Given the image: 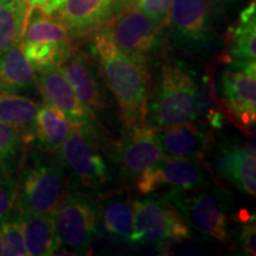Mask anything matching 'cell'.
Here are the masks:
<instances>
[{"instance_id":"f1b7e54d","label":"cell","mask_w":256,"mask_h":256,"mask_svg":"<svg viewBox=\"0 0 256 256\" xmlns=\"http://www.w3.org/2000/svg\"><path fill=\"white\" fill-rule=\"evenodd\" d=\"M17 177L0 174V220L14 209L16 204H17Z\"/></svg>"},{"instance_id":"ac0fdd59","label":"cell","mask_w":256,"mask_h":256,"mask_svg":"<svg viewBox=\"0 0 256 256\" xmlns=\"http://www.w3.org/2000/svg\"><path fill=\"white\" fill-rule=\"evenodd\" d=\"M118 14V0H64L51 16L58 19L70 37L80 38L104 28Z\"/></svg>"},{"instance_id":"e0dca14e","label":"cell","mask_w":256,"mask_h":256,"mask_svg":"<svg viewBox=\"0 0 256 256\" xmlns=\"http://www.w3.org/2000/svg\"><path fill=\"white\" fill-rule=\"evenodd\" d=\"M60 70L68 80L80 100L96 118L108 110L107 92L95 62L81 50L74 49L70 56L60 66Z\"/></svg>"},{"instance_id":"7402d4cb","label":"cell","mask_w":256,"mask_h":256,"mask_svg":"<svg viewBox=\"0 0 256 256\" xmlns=\"http://www.w3.org/2000/svg\"><path fill=\"white\" fill-rule=\"evenodd\" d=\"M36 87V72L28 62L20 44L0 54V90L28 92Z\"/></svg>"},{"instance_id":"d4e9b609","label":"cell","mask_w":256,"mask_h":256,"mask_svg":"<svg viewBox=\"0 0 256 256\" xmlns=\"http://www.w3.org/2000/svg\"><path fill=\"white\" fill-rule=\"evenodd\" d=\"M28 0H0V54L22 43Z\"/></svg>"},{"instance_id":"ba28073f","label":"cell","mask_w":256,"mask_h":256,"mask_svg":"<svg viewBox=\"0 0 256 256\" xmlns=\"http://www.w3.org/2000/svg\"><path fill=\"white\" fill-rule=\"evenodd\" d=\"M216 96L224 114L250 136L256 122V62L224 63Z\"/></svg>"},{"instance_id":"8fae6325","label":"cell","mask_w":256,"mask_h":256,"mask_svg":"<svg viewBox=\"0 0 256 256\" xmlns=\"http://www.w3.org/2000/svg\"><path fill=\"white\" fill-rule=\"evenodd\" d=\"M214 185L212 171L204 160L162 158L136 179L140 196L170 190H194Z\"/></svg>"},{"instance_id":"ffe728a7","label":"cell","mask_w":256,"mask_h":256,"mask_svg":"<svg viewBox=\"0 0 256 256\" xmlns=\"http://www.w3.org/2000/svg\"><path fill=\"white\" fill-rule=\"evenodd\" d=\"M133 197L126 190H115L98 198L100 229L114 241L130 243L133 230Z\"/></svg>"},{"instance_id":"4fadbf2b","label":"cell","mask_w":256,"mask_h":256,"mask_svg":"<svg viewBox=\"0 0 256 256\" xmlns=\"http://www.w3.org/2000/svg\"><path fill=\"white\" fill-rule=\"evenodd\" d=\"M36 87L44 100L63 112L75 130H81L98 142L100 140V121L80 100L60 68L37 72Z\"/></svg>"},{"instance_id":"30bf717a","label":"cell","mask_w":256,"mask_h":256,"mask_svg":"<svg viewBox=\"0 0 256 256\" xmlns=\"http://www.w3.org/2000/svg\"><path fill=\"white\" fill-rule=\"evenodd\" d=\"M54 217L60 242L74 254H88L100 235L98 203L78 190H66Z\"/></svg>"},{"instance_id":"2e32d148","label":"cell","mask_w":256,"mask_h":256,"mask_svg":"<svg viewBox=\"0 0 256 256\" xmlns=\"http://www.w3.org/2000/svg\"><path fill=\"white\" fill-rule=\"evenodd\" d=\"M118 152L124 174L134 180L146 168L165 158L156 139V130L148 121L124 126Z\"/></svg>"},{"instance_id":"9c48e42d","label":"cell","mask_w":256,"mask_h":256,"mask_svg":"<svg viewBox=\"0 0 256 256\" xmlns=\"http://www.w3.org/2000/svg\"><path fill=\"white\" fill-rule=\"evenodd\" d=\"M101 28L121 51L147 64L168 40L166 25L158 24L138 8L119 11Z\"/></svg>"},{"instance_id":"44dd1931","label":"cell","mask_w":256,"mask_h":256,"mask_svg":"<svg viewBox=\"0 0 256 256\" xmlns=\"http://www.w3.org/2000/svg\"><path fill=\"white\" fill-rule=\"evenodd\" d=\"M28 255L48 256L56 254L60 244L55 217L52 214L20 212Z\"/></svg>"},{"instance_id":"5bb4252c","label":"cell","mask_w":256,"mask_h":256,"mask_svg":"<svg viewBox=\"0 0 256 256\" xmlns=\"http://www.w3.org/2000/svg\"><path fill=\"white\" fill-rule=\"evenodd\" d=\"M212 130L194 119L156 130V139L165 158L204 160L215 144Z\"/></svg>"},{"instance_id":"6da1fadb","label":"cell","mask_w":256,"mask_h":256,"mask_svg":"<svg viewBox=\"0 0 256 256\" xmlns=\"http://www.w3.org/2000/svg\"><path fill=\"white\" fill-rule=\"evenodd\" d=\"M92 55L104 84L119 107L124 126L146 122L153 82L148 64L121 51L104 28L92 38Z\"/></svg>"},{"instance_id":"836d02e7","label":"cell","mask_w":256,"mask_h":256,"mask_svg":"<svg viewBox=\"0 0 256 256\" xmlns=\"http://www.w3.org/2000/svg\"><path fill=\"white\" fill-rule=\"evenodd\" d=\"M0 255H2V238H0Z\"/></svg>"},{"instance_id":"4316f807","label":"cell","mask_w":256,"mask_h":256,"mask_svg":"<svg viewBox=\"0 0 256 256\" xmlns=\"http://www.w3.org/2000/svg\"><path fill=\"white\" fill-rule=\"evenodd\" d=\"M0 238L2 255L28 256L22 215L17 208L0 220Z\"/></svg>"},{"instance_id":"4dcf8cb0","label":"cell","mask_w":256,"mask_h":256,"mask_svg":"<svg viewBox=\"0 0 256 256\" xmlns=\"http://www.w3.org/2000/svg\"><path fill=\"white\" fill-rule=\"evenodd\" d=\"M171 2L172 0H139L136 8L145 12L158 24L166 25Z\"/></svg>"},{"instance_id":"7c38bea8","label":"cell","mask_w":256,"mask_h":256,"mask_svg":"<svg viewBox=\"0 0 256 256\" xmlns=\"http://www.w3.org/2000/svg\"><path fill=\"white\" fill-rule=\"evenodd\" d=\"M55 153L64 168H68L76 183L83 188L98 190L113 178L98 140L81 130H74Z\"/></svg>"},{"instance_id":"7a4b0ae2","label":"cell","mask_w":256,"mask_h":256,"mask_svg":"<svg viewBox=\"0 0 256 256\" xmlns=\"http://www.w3.org/2000/svg\"><path fill=\"white\" fill-rule=\"evenodd\" d=\"M202 84L196 70L182 60H166L151 87L147 119L156 130L197 119Z\"/></svg>"},{"instance_id":"83f0119b","label":"cell","mask_w":256,"mask_h":256,"mask_svg":"<svg viewBox=\"0 0 256 256\" xmlns=\"http://www.w3.org/2000/svg\"><path fill=\"white\" fill-rule=\"evenodd\" d=\"M240 229L238 243L243 255L254 256L256 254V224L255 215H248L246 210L238 214Z\"/></svg>"},{"instance_id":"484cf974","label":"cell","mask_w":256,"mask_h":256,"mask_svg":"<svg viewBox=\"0 0 256 256\" xmlns=\"http://www.w3.org/2000/svg\"><path fill=\"white\" fill-rule=\"evenodd\" d=\"M26 146L18 130L0 120V174H17L24 162Z\"/></svg>"},{"instance_id":"1f68e13d","label":"cell","mask_w":256,"mask_h":256,"mask_svg":"<svg viewBox=\"0 0 256 256\" xmlns=\"http://www.w3.org/2000/svg\"><path fill=\"white\" fill-rule=\"evenodd\" d=\"M64 0H28V11L40 10L46 14H52L54 11L62 4Z\"/></svg>"},{"instance_id":"603a6c76","label":"cell","mask_w":256,"mask_h":256,"mask_svg":"<svg viewBox=\"0 0 256 256\" xmlns=\"http://www.w3.org/2000/svg\"><path fill=\"white\" fill-rule=\"evenodd\" d=\"M38 106L26 96L0 90V120L18 130L26 145L34 140Z\"/></svg>"},{"instance_id":"d6986e66","label":"cell","mask_w":256,"mask_h":256,"mask_svg":"<svg viewBox=\"0 0 256 256\" xmlns=\"http://www.w3.org/2000/svg\"><path fill=\"white\" fill-rule=\"evenodd\" d=\"M220 62H256V5L252 0L226 28Z\"/></svg>"},{"instance_id":"8992f818","label":"cell","mask_w":256,"mask_h":256,"mask_svg":"<svg viewBox=\"0 0 256 256\" xmlns=\"http://www.w3.org/2000/svg\"><path fill=\"white\" fill-rule=\"evenodd\" d=\"M191 238V228L174 206L162 196L133 200V230L130 244H168Z\"/></svg>"},{"instance_id":"52a82bcc","label":"cell","mask_w":256,"mask_h":256,"mask_svg":"<svg viewBox=\"0 0 256 256\" xmlns=\"http://www.w3.org/2000/svg\"><path fill=\"white\" fill-rule=\"evenodd\" d=\"M20 46L34 72L60 68L74 50L66 26L54 16L40 10L28 11Z\"/></svg>"},{"instance_id":"5b68a950","label":"cell","mask_w":256,"mask_h":256,"mask_svg":"<svg viewBox=\"0 0 256 256\" xmlns=\"http://www.w3.org/2000/svg\"><path fill=\"white\" fill-rule=\"evenodd\" d=\"M228 194L223 188L211 185L194 190H170L162 197L177 208L190 228L230 248L234 242Z\"/></svg>"},{"instance_id":"9a60e30c","label":"cell","mask_w":256,"mask_h":256,"mask_svg":"<svg viewBox=\"0 0 256 256\" xmlns=\"http://www.w3.org/2000/svg\"><path fill=\"white\" fill-rule=\"evenodd\" d=\"M214 174L248 196L256 194V154L254 142L226 140L217 147Z\"/></svg>"},{"instance_id":"277c9868","label":"cell","mask_w":256,"mask_h":256,"mask_svg":"<svg viewBox=\"0 0 256 256\" xmlns=\"http://www.w3.org/2000/svg\"><path fill=\"white\" fill-rule=\"evenodd\" d=\"M20 168L16 208L20 212L54 215L66 192V168L58 156L36 148Z\"/></svg>"},{"instance_id":"3957f363","label":"cell","mask_w":256,"mask_h":256,"mask_svg":"<svg viewBox=\"0 0 256 256\" xmlns=\"http://www.w3.org/2000/svg\"><path fill=\"white\" fill-rule=\"evenodd\" d=\"M166 31L172 48L186 56L210 58L223 48L206 0H172Z\"/></svg>"},{"instance_id":"d6a6232c","label":"cell","mask_w":256,"mask_h":256,"mask_svg":"<svg viewBox=\"0 0 256 256\" xmlns=\"http://www.w3.org/2000/svg\"><path fill=\"white\" fill-rule=\"evenodd\" d=\"M139 0H118V12L136 8Z\"/></svg>"},{"instance_id":"f546056e","label":"cell","mask_w":256,"mask_h":256,"mask_svg":"<svg viewBox=\"0 0 256 256\" xmlns=\"http://www.w3.org/2000/svg\"><path fill=\"white\" fill-rule=\"evenodd\" d=\"M214 19L218 23H232L244 8L246 0H206Z\"/></svg>"},{"instance_id":"cb8c5ba5","label":"cell","mask_w":256,"mask_h":256,"mask_svg":"<svg viewBox=\"0 0 256 256\" xmlns=\"http://www.w3.org/2000/svg\"><path fill=\"white\" fill-rule=\"evenodd\" d=\"M74 130L68 118L55 106L46 101L38 106L34 139L38 140L42 150L55 153Z\"/></svg>"}]
</instances>
